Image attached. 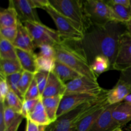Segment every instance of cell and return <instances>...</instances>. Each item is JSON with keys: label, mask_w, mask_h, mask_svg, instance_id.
<instances>
[{"label": "cell", "mask_w": 131, "mask_h": 131, "mask_svg": "<svg viewBox=\"0 0 131 131\" xmlns=\"http://www.w3.org/2000/svg\"><path fill=\"white\" fill-rule=\"evenodd\" d=\"M27 119H29L39 125H46V126H48L52 123L46 113L44 106L42 103V99L38 102V104L37 105L33 112L29 114Z\"/></svg>", "instance_id": "7402d4cb"}, {"label": "cell", "mask_w": 131, "mask_h": 131, "mask_svg": "<svg viewBox=\"0 0 131 131\" xmlns=\"http://www.w3.org/2000/svg\"><path fill=\"white\" fill-rule=\"evenodd\" d=\"M109 4V3H108ZM109 5L111 6L116 21L118 23H123L126 24L131 20V9L130 7H126V6H122V5Z\"/></svg>", "instance_id": "484cf974"}, {"label": "cell", "mask_w": 131, "mask_h": 131, "mask_svg": "<svg viewBox=\"0 0 131 131\" xmlns=\"http://www.w3.org/2000/svg\"><path fill=\"white\" fill-rule=\"evenodd\" d=\"M41 99L42 98L33 100H24L23 101V107H22L20 115L24 118H28L29 114L33 112V111L35 110V108L36 107L37 105L38 104V102L40 101Z\"/></svg>", "instance_id": "1f68e13d"}, {"label": "cell", "mask_w": 131, "mask_h": 131, "mask_svg": "<svg viewBox=\"0 0 131 131\" xmlns=\"http://www.w3.org/2000/svg\"><path fill=\"white\" fill-rule=\"evenodd\" d=\"M84 10L91 25L102 26L111 21H116L111 6L105 0L83 1Z\"/></svg>", "instance_id": "8992f818"}, {"label": "cell", "mask_w": 131, "mask_h": 131, "mask_svg": "<svg viewBox=\"0 0 131 131\" xmlns=\"http://www.w3.org/2000/svg\"><path fill=\"white\" fill-rule=\"evenodd\" d=\"M49 3L58 12L79 25L83 33L92 26L84 10L81 0H49Z\"/></svg>", "instance_id": "277c9868"}, {"label": "cell", "mask_w": 131, "mask_h": 131, "mask_svg": "<svg viewBox=\"0 0 131 131\" xmlns=\"http://www.w3.org/2000/svg\"><path fill=\"white\" fill-rule=\"evenodd\" d=\"M0 60H18L13 43L2 37H0Z\"/></svg>", "instance_id": "d4e9b609"}, {"label": "cell", "mask_w": 131, "mask_h": 131, "mask_svg": "<svg viewBox=\"0 0 131 131\" xmlns=\"http://www.w3.org/2000/svg\"><path fill=\"white\" fill-rule=\"evenodd\" d=\"M23 101H24L21 99L16 93L10 90L6 97L5 104L6 106L14 109L15 111L20 114L22 107H23Z\"/></svg>", "instance_id": "83f0119b"}, {"label": "cell", "mask_w": 131, "mask_h": 131, "mask_svg": "<svg viewBox=\"0 0 131 131\" xmlns=\"http://www.w3.org/2000/svg\"><path fill=\"white\" fill-rule=\"evenodd\" d=\"M47 126L39 125L29 119H26V131H46Z\"/></svg>", "instance_id": "74e56055"}, {"label": "cell", "mask_w": 131, "mask_h": 131, "mask_svg": "<svg viewBox=\"0 0 131 131\" xmlns=\"http://www.w3.org/2000/svg\"><path fill=\"white\" fill-rule=\"evenodd\" d=\"M124 102H127V103L131 105V93L130 94H129V95H128L127 97L125 99V100H124Z\"/></svg>", "instance_id": "f6af8a7d"}, {"label": "cell", "mask_w": 131, "mask_h": 131, "mask_svg": "<svg viewBox=\"0 0 131 131\" xmlns=\"http://www.w3.org/2000/svg\"><path fill=\"white\" fill-rule=\"evenodd\" d=\"M23 24L29 31L36 48L45 44L54 47L62 42L57 30H54L42 23L26 22Z\"/></svg>", "instance_id": "52a82bcc"}, {"label": "cell", "mask_w": 131, "mask_h": 131, "mask_svg": "<svg viewBox=\"0 0 131 131\" xmlns=\"http://www.w3.org/2000/svg\"><path fill=\"white\" fill-rule=\"evenodd\" d=\"M23 118H24L23 117V116H20V117L18 118L5 131H17L20 124H21L22 122H23Z\"/></svg>", "instance_id": "b9f144b4"}, {"label": "cell", "mask_w": 131, "mask_h": 131, "mask_svg": "<svg viewBox=\"0 0 131 131\" xmlns=\"http://www.w3.org/2000/svg\"><path fill=\"white\" fill-rule=\"evenodd\" d=\"M17 35V26L0 28V37L14 43Z\"/></svg>", "instance_id": "836d02e7"}, {"label": "cell", "mask_w": 131, "mask_h": 131, "mask_svg": "<svg viewBox=\"0 0 131 131\" xmlns=\"http://www.w3.org/2000/svg\"><path fill=\"white\" fill-rule=\"evenodd\" d=\"M13 45L15 48L30 52H35L36 49L29 31L20 21L18 23L17 35Z\"/></svg>", "instance_id": "4fadbf2b"}, {"label": "cell", "mask_w": 131, "mask_h": 131, "mask_svg": "<svg viewBox=\"0 0 131 131\" xmlns=\"http://www.w3.org/2000/svg\"><path fill=\"white\" fill-rule=\"evenodd\" d=\"M107 100L104 102L102 104L91 111L90 113L86 115L79 122L78 125V131H89L92 125L95 123L97 119L104 111L105 109L109 106Z\"/></svg>", "instance_id": "2e32d148"}, {"label": "cell", "mask_w": 131, "mask_h": 131, "mask_svg": "<svg viewBox=\"0 0 131 131\" xmlns=\"http://www.w3.org/2000/svg\"><path fill=\"white\" fill-rule=\"evenodd\" d=\"M38 49H39L38 52L37 53L38 55L56 60V51H55V48L54 46L45 44L40 46V47H38Z\"/></svg>", "instance_id": "d590c367"}, {"label": "cell", "mask_w": 131, "mask_h": 131, "mask_svg": "<svg viewBox=\"0 0 131 131\" xmlns=\"http://www.w3.org/2000/svg\"><path fill=\"white\" fill-rule=\"evenodd\" d=\"M107 91V90H106V92L100 96H93L88 94H70L64 95L60 102L57 118L72 110H75L84 104L97 101L104 95Z\"/></svg>", "instance_id": "9c48e42d"}, {"label": "cell", "mask_w": 131, "mask_h": 131, "mask_svg": "<svg viewBox=\"0 0 131 131\" xmlns=\"http://www.w3.org/2000/svg\"><path fill=\"white\" fill-rule=\"evenodd\" d=\"M66 84L64 83L53 72L49 73L48 81L42 95V98L56 96L63 97L66 92Z\"/></svg>", "instance_id": "5bb4252c"}, {"label": "cell", "mask_w": 131, "mask_h": 131, "mask_svg": "<svg viewBox=\"0 0 131 131\" xmlns=\"http://www.w3.org/2000/svg\"><path fill=\"white\" fill-rule=\"evenodd\" d=\"M107 2L110 5H122L126 7H130V0H109Z\"/></svg>", "instance_id": "7bdbcfd3"}, {"label": "cell", "mask_w": 131, "mask_h": 131, "mask_svg": "<svg viewBox=\"0 0 131 131\" xmlns=\"http://www.w3.org/2000/svg\"><path fill=\"white\" fill-rule=\"evenodd\" d=\"M19 18L16 10L9 3L6 8H1L0 12V28L17 26Z\"/></svg>", "instance_id": "ffe728a7"}, {"label": "cell", "mask_w": 131, "mask_h": 131, "mask_svg": "<svg viewBox=\"0 0 131 131\" xmlns=\"http://www.w3.org/2000/svg\"><path fill=\"white\" fill-rule=\"evenodd\" d=\"M125 28H126V31H125V32H126L128 35L131 36V20L128 23H127L126 24H125Z\"/></svg>", "instance_id": "ee69618b"}, {"label": "cell", "mask_w": 131, "mask_h": 131, "mask_svg": "<svg viewBox=\"0 0 131 131\" xmlns=\"http://www.w3.org/2000/svg\"><path fill=\"white\" fill-rule=\"evenodd\" d=\"M54 48L56 60L69 66L82 76L97 81L86 60L68 42H61L55 46Z\"/></svg>", "instance_id": "3957f363"}, {"label": "cell", "mask_w": 131, "mask_h": 131, "mask_svg": "<svg viewBox=\"0 0 131 131\" xmlns=\"http://www.w3.org/2000/svg\"><path fill=\"white\" fill-rule=\"evenodd\" d=\"M35 78V74L23 70L22 75L19 82V88L20 93L24 96L29 88L32 81Z\"/></svg>", "instance_id": "f1b7e54d"}, {"label": "cell", "mask_w": 131, "mask_h": 131, "mask_svg": "<svg viewBox=\"0 0 131 131\" xmlns=\"http://www.w3.org/2000/svg\"><path fill=\"white\" fill-rule=\"evenodd\" d=\"M43 10L53 20L62 42H78L83 38L84 33L80 26L58 12L50 4Z\"/></svg>", "instance_id": "5b68a950"}, {"label": "cell", "mask_w": 131, "mask_h": 131, "mask_svg": "<svg viewBox=\"0 0 131 131\" xmlns=\"http://www.w3.org/2000/svg\"><path fill=\"white\" fill-rule=\"evenodd\" d=\"M130 93L131 90L129 86L118 80L112 89L107 90L106 99L110 105L116 104L124 102Z\"/></svg>", "instance_id": "9a60e30c"}, {"label": "cell", "mask_w": 131, "mask_h": 131, "mask_svg": "<svg viewBox=\"0 0 131 131\" xmlns=\"http://www.w3.org/2000/svg\"><path fill=\"white\" fill-rule=\"evenodd\" d=\"M49 73L50 72H47L38 71L35 74V79L36 81H37L41 97H42V93H43V91H44L45 88H46V85H47Z\"/></svg>", "instance_id": "d6a6232c"}, {"label": "cell", "mask_w": 131, "mask_h": 131, "mask_svg": "<svg viewBox=\"0 0 131 131\" xmlns=\"http://www.w3.org/2000/svg\"><path fill=\"white\" fill-rule=\"evenodd\" d=\"M122 131H124V130H122Z\"/></svg>", "instance_id": "681fc988"}, {"label": "cell", "mask_w": 131, "mask_h": 131, "mask_svg": "<svg viewBox=\"0 0 131 131\" xmlns=\"http://www.w3.org/2000/svg\"><path fill=\"white\" fill-rule=\"evenodd\" d=\"M9 3L16 10L19 20L21 23H42L36 10L37 9L33 8L30 0H10Z\"/></svg>", "instance_id": "8fae6325"}, {"label": "cell", "mask_w": 131, "mask_h": 131, "mask_svg": "<svg viewBox=\"0 0 131 131\" xmlns=\"http://www.w3.org/2000/svg\"><path fill=\"white\" fill-rule=\"evenodd\" d=\"M90 68L95 75L98 78L102 74L111 70V64L106 57L98 56L95 58L91 63Z\"/></svg>", "instance_id": "603a6c76"}, {"label": "cell", "mask_w": 131, "mask_h": 131, "mask_svg": "<svg viewBox=\"0 0 131 131\" xmlns=\"http://www.w3.org/2000/svg\"><path fill=\"white\" fill-rule=\"evenodd\" d=\"M62 98L63 96L42 98L46 113L52 123L57 119V113Z\"/></svg>", "instance_id": "44dd1931"}, {"label": "cell", "mask_w": 131, "mask_h": 131, "mask_svg": "<svg viewBox=\"0 0 131 131\" xmlns=\"http://www.w3.org/2000/svg\"><path fill=\"white\" fill-rule=\"evenodd\" d=\"M40 98H42V97H41L37 81H36L35 79L34 78L31 84L29 86V88H28V90L26 91V93L24 94V100L38 99Z\"/></svg>", "instance_id": "e575fe53"}, {"label": "cell", "mask_w": 131, "mask_h": 131, "mask_svg": "<svg viewBox=\"0 0 131 131\" xmlns=\"http://www.w3.org/2000/svg\"><path fill=\"white\" fill-rule=\"evenodd\" d=\"M129 67H131V36L125 32L122 36L118 52L112 70L121 72Z\"/></svg>", "instance_id": "30bf717a"}, {"label": "cell", "mask_w": 131, "mask_h": 131, "mask_svg": "<svg viewBox=\"0 0 131 131\" xmlns=\"http://www.w3.org/2000/svg\"><path fill=\"white\" fill-rule=\"evenodd\" d=\"M126 31L123 23L111 21L104 25H93L81 40L68 42L80 52L90 65L94 58L103 56L110 60L111 69L117 56L122 36Z\"/></svg>", "instance_id": "6da1fadb"}, {"label": "cell", "mask_w": 131, "mask_h": 131, "mask_svg": "<svg viewBox=\"0 0 131 131\" xmlns=\"http://www.w3.org/2000/svg\"><path fill=\"white\" fill-rule=\"evenodd\" d=\"M15 49L18 60L23 68V70L35 74L37 72L36 65L37 53L28 52L17 48H15Z\"/></svg>", "instance_id": "e0dca14e"}, {"label": "cell", "mask_w": 131, "mask_h": 131, "mask_svg": "<svg viewBox=\"0 0 131 131\" xmlns=\"http://www.w3.org/2000/svg\"><path fill=\"white\" fill-rule=\"evenodd\" d=\"M22 116L20 114L17 112L16 111L11 107L6 106L5 104V109H4V117H5V122L6 128L10 126L18 118Z\"/></svg>", "instance_id": "4dcf8cb0"}, {"label": "cell", "mask_w": 131, "mask_h": 131, "mask_svg": "<svg viewBox=\"0 0 131 131\" xmlns=\"http://www.w3.org/2000/svg\"><path fill=\"white\" fill-rule=\"evenodd\" d=\"M53 72L65 84L77 78L82 77L80 74L58 60H56L55 63Z\"/></svg>", "instance_id": "d6986e66"}, {"label": "cell", "mask_w": 131, "mask_h": 131, "mask_svg": "<svg viewBox=\"0 0 131 131\" xmlns=\"http://www.w3.org/2000/svg\"><path fill=\"white\" fill-rule=\"evenodd\" d=\"M32 6L35 8L44 9L47 6L49 5V0H30Z\"/></svg>", "instance_id": "ab89813d"}, {"label": "cell", "mask_w": 131, "mask_h": 131, "mask_svg": "<svg viewBox=\"0 0 131 131\" xmlns=\"http://www.w3.org/2000/svg\"><path fill=\"white\" fill-rule=\"evenodd\" d=\"M113 131H122V128H117V129H116L115 130H113Z\"/></svg>", "instance_id": "bcb514c9"}, {"label": "cell", "mask_w": 131, "mask_h": 131, "mask_svg": "<svg viewBox=\"0 0 131 131\" xmlns=\"http://www.w3.org/2000/svg\"><path fill=\"white\" fill-rule=\"evenodd\" d=\"M118 80L125 83L131 90V67L121 71Z\"/></svg>", "instance_id": "f35d334b"}, {"label": "cell", "mask_w": 131, "mask_h": 131, "mask_svg": "<svg viewBox=\"0 0 131 131\" xmlns=\"http://www.w3.org/2000/svg\"><path fill=\"white\" fill-rule=\"evenodd\" d=\"M118 104L109 105L100 115L89 131H113L117 128H122L114 120L112 116L113 111Z\"/></svg>", "instance_id": "7c38bea8"}, {"label": "cell", "mask_w": 131, "mask_h": 131, "mask_svg": "<svg viewBox=\"0 0 131 131\" xmlns=\"http://www.w3.org/2000/svg\"><path fill=\"white\" fill-rule=\"evenodd\" d=\"M56 60L39 56L37 54L36 58V65H37V72L43 71L51 72H53L55 67V63Z\"/></svg>", "instance_id": "4316f807"}, {"label": "cell", "mask_w": 131, "mask_h": 131, "mask_svg": "<svg viewBox=\"0 0 131 131\" xmlns=\"http://www.w3.org/2000/svg\"><path fill=\"white\" fill-rule=\"evenodd\" d=\"M10 89L6 78L0 75V102L5 103V99Z\"/></svg>", "instance_id": "8d00e7d4"}, {"label": "cell", "mask_w": 131, "mask_h": 131, "mask_svg": "<svg viewBox=\"0 0 131 131\" xmlns=\"http://www.w3.org/2000/svg\"><path fill=\"white\" fill-rule=\"evenodd\" d=\"M23 72H20L16 73V74H12V75L6 77V79L7 81L9 87H10V89L12 91H13L14 93H16L21 99L24 101V96L20 93L19 88V82L22 75Z\"/></svg>", "instance_id": "f546056e"}, {"label": "cell", "mask_w": 131, "mask_h": 131, "mask_svg": "<svg viewBox=\"0 0 131 131\" xmlns=\"http://www.w3.org/2000/svg\"><path fill=\"white\" fill-rule=\"evenodd\" d=\"M0 75L5 78L23 71L19 60H0Z\"/></svg>", "instance_id": "cb8c5ba5"}, {"label": "cell", "mask_w": 131, "mask_h": 131, "mask_svg": "<svg viewBox=\"0 0 131 131\" xmlns=\"http://www.w3.org/2000/svg\"><path fill=\"white\" fill-rule=\"evenodd\" d=\"M4 109H5V103H1L0 104V131H5L6 129L5 117H4Z\"/></svg>", "instance_id": "60d3db41"}, {"label": "cell", "mask_w": 131, "mask_h": 131, "mask_svg": "<svg viewBox=\"0 0 131 131\" xmlns=\"http://www.w3.org/2000/svg\"><path fill=\"white\" fill-rule=\"evenodd\" d=\"M130 9H131V0H130Z\"/></svg>", "instance_id": "7dc6e473"}, {"label": "cell", "mask_w": 131, "mask_h": 131, "mask_svg": "<svg viewBox=\"0 0 131 131\" xmlns=\"http://www.w3.org/2000/svg\"><path fill=\"white\" fill-rule=\"evenodd\" d=\"M130 128H131V125H130Z\"/></svg>", "instance_id": "c3c4849f"}, {"label": "cell", "mask_w": 131, "mask_h": 131, "mask_svg": "<svg viewBox=\"0 0 131 131\" xmlns=\"http://www.w3.org/2000/svg\"><path fill=\"white\" fill-rule=\"evenodd\" d=\"M65 95L70 94H88L100 96L106 90L100 86L97 81L92 80L86 77L82 76L71 81L66 84Z\"/></svg>", "instance_id": "ba28073f"}, {"label": "cell", "mask_w": 131, "mask_h": 131, "mask_svg": "<svg viewBox=\"0 0 131 131\" xmlns=\"http://www.w3.org/2000/svg\"><path fill=\"white\" fill-rule=\"evenodd\" d=\"M113 118L121 127L131 121V105L122 102L118 104L112 112Z\"/></svg>", "instance_id": "ac0fdd59"}, {"label": "cell", "mask_w": 131, "mask_h": 131, "mask_svg": "<svg viewBox=\"0 0 131 131\" xmlns=\"http://www.w3.org/2000/svg\"><path fill=\"white\" fill-rule=\"evenodd\" d=\"M107 92L97 101L84 104L58 117L54 122L47 127L46 131H78V125L79 122L107 100Z\"/></svg>", "instance_id": "7a4b0ae2"}]
</instances>
